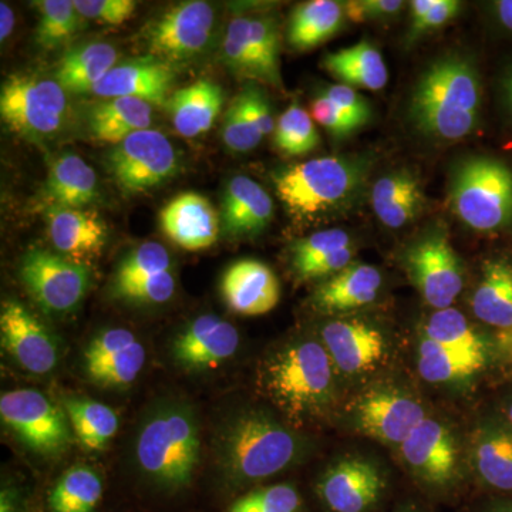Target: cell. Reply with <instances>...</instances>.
I'll return each mask as SVG.
<instances>
[{
  "instance_id": "obj_61",
  "label": "cell",
  "mask_w": 512,
  "mask_h": 512,
  "mask_svg": "<svg viewBox=\"0 0 512 512\" xmlns=\"http://www.w3.org/2000/svg\"><path fill=\"white\" fill-rule=\"evenodd\" d=\"M504 419L512 426V396L508 399V402L504 406Z\"/></svg>"
},
{
  "instance_id": "obj_9",
  "label": "cell",
  "mask_w": 512,
  "mask_h": 512,
  "mask_svg": "<svg viewBox=\"0 0 512 512\" xmlns=\"http://www.w3.org/2000/svg\"><path fill=\"white\" fill-rule=\"evenodd\" d=\"M0 417L20 443L40 456H60L72 444L66 412L37 390L18 389L3 393Z\"/></svg>"
},
{
  "instance_id": "obj_17",
  "label": "cell",
  "mask_w": 512,
  "mask_h": 512,
  "mask_svg": "<svg viewBox=\"0 0 512 512\" xmlns=\"http://www.w3.org/2000/svg\"><path fill=\"white\" fill-rule=\"evenodd\" d=\"M468 463L485 497H512V426L504 417L478 421L468 441Z\"/></svg>"
},
{
  "instance_id": "obj_51",
  "label": "cell",
  "mask_w": 512,
  "mask_h": 512,
  "mask_svg": "<svg viewBox=\"0 0 512 512\" xmlns=\"http://www.w3.org/2000/svg\"><path fill=\"white\" fill-rule=\"evenodd\" d=\"M346 18L363 23L370 20L392 18L404 8L402 0H350L343 3Z\"/></svg>"
},
{
  "instance_id": "obj_50",
  "label": "cell",
  "mask_w": 512,
  "mask_h": 512,
  "mask_svg": "<svg viewBox=\"0 0 512 512\" xmlns=\"http://www.w3.org/2000/svg\"><path fill=\"white\" fill-rule=\"evenodd\" d=\"M311 113L313 119L318 121L320 126L325 127L336 138L349 137L350 134L355 133L357 128H359L325 94L316 97L312 101Z\"/></svg>"
},
{
  "instance_id": "obj_45",
  "label": "cell",
  "mask_w": 512,
  "mask_h": 512,
  "mask_svg": "<svg viewBox=\"0 0 512 512\" xmlns=\"http://www.w3.org/2000/svg\"><path fill=\"white\" fill-rule=\"evenodd\" d=\"M248 26V13H238L229 19L224 43H222V60L234 76L239 79L254 80L251 53H249Z\"/></svg>"
},
{
  "instance_id": "obj_31",
  "label": "cell",
  "mask_w": 512,
  "mask_h": 512,
  "mask_svg": "<svg viewBox=\"0 0 512 512\" xmlns=\"http://www.w3.org/2000/svg\"><path fill=\"white\" fill-rule=\"evenodd\" d=\"M119 53L110 43L93 42L77 46L62 57L55 70L57 83L66 93L93 92L113 67Z\"/></svg>"
},
{
  "instance_id": "obj_29",
  "label": "cell",
  "mask_w": 512,
  "mask_h": 512,
  "mask_svg": "<svg viewBox=\"0 0 512 512\" xmlns=\"http://www.w3.org/2000/svg\"><path fill=\"white\" fill-rule=\"evenodd\" d=\"M224 92L212 80L201 79L177 90L168 101L171 121L180 136L194 138L207 133L220 116Z\"/></svg>"
},
{
  "instance_id": "obj_34",
  "label": "cell",
  "mask_w": 512,
  "mask_h": 512,
  "mask_svg": "<svg viewBox=\"0 0 512 512\" xmlns=\"http://www.w3.org/2000/svg\"><path fill=\"white\" fill-rule=\"evenodd\" d=\"M322 64L340 84L353 89L377 92L389 82V72L382 53L367 40L329 53L323 57Z\"/></svg>"
},
{
  "instance_id": "obj_35",
  "label": "cell",
  "mask_w": 512,
  "mask_h": 512,
  "mask_svg": "<svg viewBox=\"0 0 512 512\" xmlns=\"http://www.w3.org/2000/svg\"><path fill=\"white\" fill-rule=\"evenodd\" d=\"M343 3L335 0H311L293 10L288 25V43L293 49H315L336 35L345 20Z\"/></svg>"
},
{
  "instance_id": "obj_36",
  "label": "cell",
  "mask_w": 512,
  "mask_h": 512,
  "mask_svg": "<svg viewBox=\"0 0 512 512\" xmlns=\"http://www.w3.org/2000/svg\"><path fill=\"white\" fill-rule=\"evenodd\" d=\"M490 359L446 348L433 340L423 338L419 345L417 369L420 376L431 384L468 382L483 372Z\"/></svg>"
},
{
  "instance_id": "obj_33",
  "label": "cell",
  "mask_w": 512,
  "mask_h": 512,
  "mask_svg": "<svg viewBox=\"0 0 512 512\" xmlns=\"http://www.w3.org/2000/svg\"><path fill=\"white\" fill-rule=\"evenodd\" d=\"M99 195L97 175L76 154H63L50 167L45 185V198L50 207L83 208Z\"/></svg>"
},
{
  "instance_id": "obj_52",
  "label": "cell",
  "mask_w": 512,
  "mask_h": 512,
  "mask_svg": "<svg viewBox=\"0 0 512 512\" xmlns=\"http://www.w3.org/2000/svg\"><path fill=\"white\" fill-rule=\"evenodd\" d=\"M460 9L461 3L457 0H436L433 8L419 22L413 23L412 30H410V39H417L424 33L430 32V30L440 29L451 19L456 18Z\"/></svg>"
},
{
  "instance_id": "obj_47",
  "label": "cell",
  "mask_w": 512,
  "mask_h": 512,
  "mask_svg": "<svg viewBox=\"0 0 512 512\" xmlns=\"http://www.w3.org/2000/svg\"><path fill=\"white\" fill-rule=\"evenodd\" d=\"M74 6L84 19L121 25L134 15L137 3L133 0H76Z\"/></svg>"
},
{
  "instance_id": "obj_7",
  "label": "cell",
  "mask_w": 512,
  "mask_h": 512,
  "mask_svg": "<svg viewBox=\"0 0 512 512\" xmlns=\"http://www.w3.org/2000/svg\"><path fill=\"white\" fill-rule=\"evenodd\" d=\"M397 448L407 473L427 497L457 500L463 483L460 450L447 424L426 417Z\"/></svg>"
},
{
  "instance_id": "obj_48",
  "label": "cell",
  "mask_w": 512,
  "mask_h": 512,
  "mask_svg": "<svg viewBox=\"0 0 512 512\" xmlns=\"http://www.w3.org/2000/svg\"><path fill=\"white\" fill-rule=\"evenodd\" d=\"M326 97L345 116H348L357 127L362 128L372 119V109L365 97L362 96L353 87L345 86V84H333L325 90Z\"/></svg>"
},
{
  "instance_id": "obj_20",
  "label": "cell",
  "mask_w": 512,
  "mask_h": 512,
  "mask_svg": "<svg viewBox=\"0 0 512 512\" xmlns=\"http://www.w3.org/2000/svg\"><path fill=\"white\" fill-rule=\"evenodd\" d=\"M2 346L26 372L47 375L59 362L56 338L22 303L8 299L0 312Z\"/></svg>"
},
{
  "instance_id": "obj_58",
  "label": "cell",
  "mask_w": 512,
  "mask_h": 512,
  "mask_svg": "<svg viewBox=\"0 0 512 512\" xmlns=\"http://www.w3.org/2000/svg\"><path fill=\"white\" fill-rule=\"evenodd\" d=\"M387 512H431V510L429 505L424 504L423 501L416 500V498H406V500L394 504V507Z\"/></svg>"
},
{
  "instance_id": "obj_1",
  "label": "cell",
  "mask_w": 512,
  "mask_h": 512,
  "mask_svg": "<svg viewBox=\"0 0 512 512\" xmlns=\"http://www.w3.org/2000/svg\"><path fill=\"white\" fill-rule=\"evenodd\" d=\"M311 443L268 410L229 416L215 437L218 474L229 493H241L301 464Z\"/></svg>"
},
{
  "instance_id": "obj_28",
  "label": "cell",
  "mask_w": 512,
  "mask_h": 512,
  "mask_svg": "<svg viewBox=\"0 0 512 512\" xmlns=\"http://www.w3.org/2000/svg\"><path fill=\"white\" fill-rule=\"evenodd\" d=\"M382 284V274L376 266L352 262L316 288L313 306L326 313L363 308L376 301Z\"/></svg>"
},
{
  "instance_id": "obj_3",
  "label": "cell",
  "mask_w": 512,
  "mask_h": 512,
  "mask_svg": "<svg viewBox=\"0 0 512 512\" xmlns=\"http://www.w3.org/2000/svg\"><path fill=\"white\" fill-rule=\"evenodd\" d=\"M335 366L320 340L296 339L266 357L259 384L295 423L326 416L336 400Z\"/></svg>"
},
{
  "instance_id": "obj_14",
  "label": "cell",
  "mask_w": 512,
  "mask_h": 512,
  "mask_svg": "<svg viewBox=\"0 0 512 512\" xmlns=\"http://www.w3.org/2000/svg\"><path fill=\"white\" fill-rule=\"evenodd\" d=\"M406 269L424 301L436 311L451 308L463 291V265L446 232L440 229L407 249Z\"/></svg>"
},
{
  "instance_id": "obj_21",
  "label": "cell",
  "mask_w": 512,
  "mask_h": 512,
  "mask_svg": "<svg viewBox=\"0 0 512 512\" xmlns=\"http://www.w3.org/2000/svg\"><path fill=\"white\" fill-rule=\"evenodd\" d=\"M239 349V333L220 316H198L177 333L171 356L178 366L191 372L214 369L227 362Z\"/></svg>"
},
{
  "instance_id": "obj_12",
  "label": "cell",
  "mask_w": 512,
  "mask_h": 512,
  "mask_svg": "<svg viewBox=\"0 0 512 512\" xmlns=\"http://www.w3.org/2000/svg\"><path fill=\"white\" fill-rule=\"evenodd\" d=\"M19 274L32 298L57 315L74 311L90 284L86 265L45 249H32L23 256Z\"/></svg>"
},
{
  "instance_id": "obj_56",
  "label": "cell",
  "mask_w": 512,
  "mask_h": 512,
  "mask_svg": "<svg viewBox=\"0 0 512 512\" xmlns=\"http://www.w3.org/2000/svg\"><path fill=\"white\" fill-rule=\"evenodd\" d=\"M13 26H15V15L12 9L5 2L0 3V40L2 42H5L13 32Z\"/></svg>"
},
{
  "instance_id": "obj_40",
  "label": "cell",
  "mask_w": 512,
  "mask_h": 512,
  "mask_svg": "<svg viewBox=\"0 0 512 512\" xmlns=\"http://www.w3.org/2000/svg\"><path fill=\"white\" fill-rule=\"evenodd\" d=\"M424 338L433 340L446 348L461 350L471 355L487 357L491 356V342L473 323L466 318L464 313L457 311L453 306L441 309L431 315L424 325Z\"/></svg>"
},
{
  "instance_id": "obj_2",
  "label": "cell",
  "mask_w": 512,
  "mask_h": 512,
  "mask_svg": "<svg viewBox=\"0 0 512 512\" xmlns=\"http://www.w3.org/2000/svg\"><path fill=\"white\" fill-rule=\"evenodd\" d=\"M134 464L148 485L165 494L190 487L201 458L197 414L190 404L164 400L144 416L134 439Z\"/></svg>"
},
{
  "instance_id": "obj_39",
  "label": "cell",
  "mask_w": 512,
  "mask_h": 512,
  "mask_svg": "<svg viewBox=\"0 0 512 512\" xmlns=\"http://www.w3.org/2000/svg\"><path fill=\"white\" fill-rule=\"evenodd\" d=\"M63 407L77 440L87 450H104L119 430V416L106 404L69 397L63 400Z\"/></svg>"
},
{
  "instance_id": "obj_53",
  "label": "cell",
  "mask_w": 512,
  "mask_h": 512,
  "mask_svg": "<svg viewBox=\"0 0 512 512\" xmlns=\"http://www.w3.org/2000/svg\"><path fill=\"white\" fill-rule=\"evenodd\" d=\"M353 255H355L353 247L340 249L336 254L328 256V258L323 259V261L309 268L308 271L301 276V279H318L326 278V276L330 278V276L338 274V272L343 271L346 266L352 264Z\"/></svg>"
},
{
  "instance_id": "obj_54",
  "label": "cell",
  "mask_w": 512,
  "mask_h": 512,
  "mask_svg": "<svg viewBox=\"0 0 512 512\" xmlns=\"http://www.w3.org/2000/svg\"><path fill=\"white\" fill-rule=\"evenodd\" d=\"M470 512H512V497H483L468 505Z\"/></svg>"
},
{
  "instance_id": "obj_57",
  "label": "cell",
  "mask_w": 512,
  "mask_h": 512,
  "mask_svg": "<svg viewBox=\"0 0 512 512\" xmlns=\"http://www.w3.org/2000/svg\"><path fill=\"white\" fill-rule=\"evenodd\" d=\"M494 10L501 25L512 32V0H500L494 3Z\"/></svg>"
},
{
  "instance_id": "obj_18",
  "label": "cell",
  "mask_w": 512,
  "mask_h": 512,
  "mask_svg": "<svg viewBox=\"0 0 512 512\" xmlns=\"http://www.w3.org/2000/svg\"><path fill=\"white\" fill-rule=\"evenodd\" d=\"M336 372L346 377L370 375L383 365L389 346L382 330L362 319H335L320 329Z\"/></svg>"
},
{
  "instance_id": "obj_46",
  "label": "cell",
  "mask_w": 512,
  "mask_h": 512,
  "mask_svg": "<svg viewBox=\"0 0 512 512\" xmlns=\"http://www.w3.org/2000/svg\"><path fill=\"white\" fill-rule=\"evenodd\" d=\"M222 140L232 153H248L262 141L247 113L237 99L232 101L224 117Z\"/></svg>"
},
{
  "instance_id": "obj_5",
  "label": "cell",
  "mask_w": 512,
  "mask_h": 512,
  "mask_svg": "<svg viewBox=\"0 0 512 512\" xmlns=\"http://www.w3.org/2000/svg\"><path fill=\"white\" fill-rule=\"evenodd\" d=\"M365 180V164L342 157L313 158L275 174L276 195L286 211L309 220L349 204Z\"/></svg>"
},
{
  "instance_id": "obj_43",
  "label": "cell",
  "mask_w": 512,
  "mask_h": 512,
  "mask_svg": "<svg viewBox=\"0 0 512 512\" xmlns=\"http://www.w3.org/2000/svg\"><path fill=\"white\" fill-rule=\"evenodd\" d=\"M274 143L291 157L305 156L318 148L320 137L311 114L298 104L289 106L276 123Z\"/></svg>"
},
{
  "instance_id": "obj_25",
  "label": "cell",
  "mask_w": 512,
  "mask_h": 512,
  "mask_svg": "<svg viewBox=\"0 0 512 512\" xmlns=\"http://www.w3.org/2000/svg\"><path fill=\"white\" fill-rule=\"evenodd\" d=\"M220 217L204 195L184 192L168 202L160 214L164 234L187 251L210 248L220 235Z\"/></svg>"
},
{
  "instance_id": "obj_22",
  "label": "cell",
  "mask_w": 512,
  "mask_h": 512,
  "mask_svg": "<svg viewBox=\"0 0 512 512\" xmlns=\"http://www.w3.org/2000/svg\"><path fill=\"white\" fill-rule=\"evenodd\" d=\"M174 67L153 56L137 57L116 64L93 89L103 99L131 97L151 106H168L174 83Z\"/></svg>"
},
{
  "instance_id": "obj_55",
  "label": "cell",
  "mask_w": 512,
  "mask_h": 512,
  "mask_svg": "<svg viewBox=\"0 0 512 512\" xmlns=\"http://www.w3.org/2000/svg\"><path fill=\"white\" fill-rule=\"evenodd\" d=\"M0 512H22V497L15 487H3L0 494Z\"/></svg>"
},
{
  "instance_id": "obj_38",
  "label": "cell",
  "mask_w": 512,
  "mask_h": 512,
  "mask_svg": "<svg viewBox=\"0 0 512 512\" xmlns=\"http://www.w3.org/2000/svg\"><path fill=\"white\" fill-rule=\"evenodd\" d=\"M103 478L92 467L69 468L47 497L50 512H96L103 498Z\"/></svg>"
},
{
  "instance_id": "obj_10",
  "label": "cell",
  "mask_w": 512,
  "mask_h": 512,
  "mask_svg": "<svg viewBox=\"0 0 512 512\" xmlns=\"http://www.w3.org/2000/svg\"><path fill=\"white\" fill-rule=\"evenodd\" d=\"M322 512H382L390 495L386 471L363 457H343L313 487Z\"/></svg>"
},
{
  "instance_id": "obj_24",
  "label": "cell",
  "mask_w": 512,
  "mask_h": 512,
  "mask_svg": "<svg viewBox=\"0 0 512 512\" xmlns=\"http://www.w3.org/2000/svg\"><path fill=\"white\" fill-rule=\"evenodd\" d=\"M221 293L231 311L242 316H259L278 305L281 285L264 262L241 259L222 275Z\"/></svg>"
},
{
  "instance_id": "obj_30",
  "label": "cell",
  "mask_w": 512,
  "mask_h": 512,
  "mask_svg": "<svg viewBox=\"0 0 512 512\" xmlns=\"http://www.w3.org/2000/svg\"><path fill=\"white\" fill-rule=\"evenodd\" d=\"M423 202L419 178L410 171L383 175L373 185V210L386 227L399 229L410 224L419 214Z\"/></svg>"
},
{
  "instance_id": "obj_60",
  "label": "cell",
  "mask_w": 512,
  "mask_h": 512,
  "mask_svg": "<svg viewBox=\"0 0 512 512\" xmlns=\"http://www.w3.org/2000/svg\"><path fill=\"white\" fill-rule=\"evenodd\" d=\"M504 90L505 97H507L508 104H510V109L512 113V67L510 72H508L507 77L504 80Z\"/></svg>"
},
{
  "instance_id": "obj_44",
  "label": "cell",
  "mask_w": 512,
  "mask_h": 512,
  "mask_svg": "<svg viewBox=\"0 0 512 512\" xmlns=\"http://www.w3.org/2000/svg\"><path fill=\"white\" fill-rule=\"evenodd\" d=\"M352 247L348 232L333 228L316 232L311 237L293 242L292 265L299 278L313 265L336 254L340 249Z\"/></svg>"
},
{
  "instance_id": "obj_23",
  "label": "cell",
  "mask_w": 512,
  "mask_h": 512,
  "mask_svg": "<svg viewBox=\"0 0 512 512\" xmlns=\"http://www.w3.org/2000/svg\"><path fill=\"white\" fill-rule=\"evenodd\" d=\"M471 311L493 330L494 346L512 360V264L491 259L481 269V278L471 296Z\"/></svg>"
},
{
  "instance_id": "obj_6",
  "label": "cell",
  "mask_w": 512,
  "mask_h": 512,
  "mask_svg": "<svg viewBox=\"0 0 512 512\" xmlns=\"http://www.w3.org/2000/svg\"><path fill=\"white\" fill-rule=\"evenodd\" d=\"M450 202L454 214L476 231L493 232L510 227L511 168L495 158H468L453 175Z\"/></svg>"
},
{
  "instance_id": "obj_15",
  "label": "cell",
  "mask_w": 512,
  "mask_h": 512,
  "mask_svg": "<svg viewBox=\"0 0 512 512\" xmlns=\"http://www.w3.org/2000/svg\"><path fill=\"white\" fill-rule=\"evenodd\" d=\"M427 414L419 399L397 387H377L356 400L353 427L387 446L399 447Z\"/></svg>"
},
{
  "instance_id": "obj_26",
  "label": "cell",
  "mask_w": 512,
  "mask_h": 512,
  "mask_svg": "<svg viewBox=\"0 0 512 512\" xmlns=\"http://www.w3.org/2000/svg\"><path fill=\"white\" fill-rule=\"evenodd\" d=\"M47 232L60 254L80 264L97 258L109 235L103 218L97 212L82 208L50 207L47 210Z\"/></svg>"
},
{
  "instance_id": "obj_32",
  "label": "cell",
  "mask_w": 512,
  "mask_h": 512,
  "mask_svg": "<svg viewBox=\"0 0 512 512\" xmlns=\"http://www.w3.org/2000/svg\"><path fill=\"white\" fill-rule=\"evenodd\" d=\"M153 120V106L147 101L117 97L94 104L90 109V134L94 140L117 146L136 131L147 130Z\"/></svg>"
},
{
  "instance_id": "obj_4",
  "label": "cell",
  "mask_w": 512,
  "mask_h": 512,
  "mask_svg": "<svg viewBox=\"0 0 512 512\" xmlns=\"http://www.w3.org/2000/svg\"><path fill=\"white\" fill-rule=\"evenodd\" d=\"M481 87L476 67L458 56L431 64L414 87L410 119L420 133L454 141L476 130Z\"/></svg>"
},
{
  "instance_id": "obj_42",
  "label": "cell",
  "mask_w": 512,
  "mask_h": 512,
  "mask_svg": "<svg viewBox=\"0 0 512 512\" xmlns=\"http://www.w3.org/2000/svg\"><path fill=\"white\" fill-rule=\"evenodd\" d=\"M225 512H308V505L295 484L276 483L245 491Z\"/></svg>"
},
{
  "instance_id": "obj_37",
  "label": "cell",
  "mask_w": 512,
  "mask_h": 512,
  "mask_svg": "<svg viewBox=\"0 0 512 512\" xmlns=\"http://www.w3.org/2000/svg\"><path fill=\"white\" fill-rule=\"evenodd\" d=\"M248 43L255 82L282 89L281 36L278 20L269 13H248Z\"/></svg>"
},
{
  "instance_id": "obj_49",
  "label": "cell",
  "mask_w": 512,
  "mask_h": 512,
  "mask_svg": "<svg viewBox=\"0 0 512 512\" xmlns=\"http://www.w3.org/2000/svg\"><path fill=\"white\" fill-rule=\"evenodd\" d=\"M245 110L249 120L254 124L256 131L264 138L275 133V121L272 116L271 106L266 100L265 94L255 86H248L235 97Z\"/></svg>"
},
{
  "instance_id": "obj_16",
  "label": "cell",
  "mask_w": 512,
  "mask_h": 512,
  "mask_svg": "<svg viewBox=\"0 0 512 512\" xmlns=\"http://www.w3.org/2000/svg\"><path fill=\"white\" fill-rule=\"evenodd\" d=\"M113 292L138 305H164L175 293L170 252L158 242H143L128 252L113 279Z\"/></svg>"
},
{
  "instance_id": "obj_27",
  "label": "cell",
  "mask_w": 512,
  "mask_h": 512,
  "mask_svg": "<svg viewBox=\"0 0 512 512\" xmlns=\"http://www.w3.org/2000/svg\"><path fill=\"white\" fill-rule=\"evenodd\" d=\"M274 201L247 175L231 178L222 197V231L229 238H251L264 232L274 218Z\"/></svg>"
},
{
  "instance_id": "obj_11",
  "label": "cell",
  "mask_w": 512,
  "mask_h": 512,
  "mask_svg": "<svg viewBox=\"0 0 512 512\" xmlns=\"http://www.w3.org/2000/svg\"><path fill=\"white\" fill-rule=\"evenodd\" d=\"M177 150L161 131H136L111 148L107 156L114 183L126 194L153 190L177 174Z\"/></svg>"
},
{
  "instance_id": "obj_41",
  "label": "cell",
  "mask_w": 512,
  "mask_h": 512,
  "mask_svg": "<svg viewBox=\"0 0 512 512\" xmlns=\"http://www.w3.org/2000/svg\"><path fill=\"white\" fill-rule=\"evenodd\" d=\"M35 5L40 18L36 42L43 49L55 50L66 46L82 28V16L70 0H42Z\"/></svg>"
},
{
  "instance_id": "obj_8",
  "label": "cell",
  "mask_w": 512,
  "mask_h": 512,
  "mask_svg": "<svg viewBox=\"0 0 512 512\" xmlns=\"http://www.w3.org/2000/svg\"><path fill=\"white\" fill-rule=\"evenodd\" d=\"M66 90L53 79L13 74L0 90V114L18 136L40 141L55 136L66 121Z\"/></svg>"
},
{
  "instance_id": "obj_13",
  "label": "cell",
  "mask_w": 512,
  "mask_h": 512,
  "mask_svg": "<svg viewBox=\"0 0 512 512\" xmlns=\"http://www.w3.org/2000/svg\"><path fill=\"white\" fill-rule=\"evenodd\" d=\"M215 10L202 0L178 3L147 26L148 53L165 62H184L200 56L211 42Z\"/></svg>"
},
{
  "instance_id": "obj_19",
  "label": "cell",
  "mask_w": 512,
  "mask_h": 512,
  "mask_svg": "<svg viewBox=\"0 0 512 512\" xmlns=\"http://www.w3.org/2000/svg\"><path fill=\"white\" fill-rule=\"evenodd\" d=\"M146 359V348L133 332L104 329L84 349V372L97 386L120 389L136 382Z\"/></svg>"
},
{
  "instance_id": "obj_59",
  "label": "cell",
  "mask_w": 512,
  "mask_h": 512,
  "mask_svg": "<svg viewBox=\"0 0 512 512\" xmlns=\"http://www.w3.org/2000/svg\"><path fill=\"white\" fill-rule=\"evenodd\" d=\"M434 2H436V0H413V2L410 3V9H412V25L413 23L419 22V20L433 8Z\"/></svg>"
}]
</instances>
